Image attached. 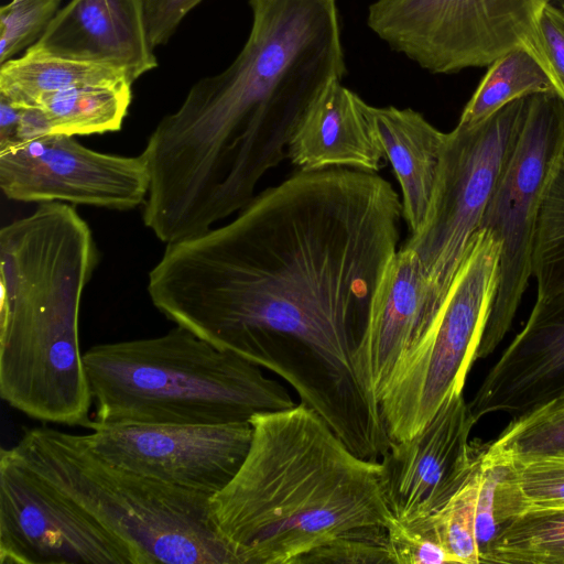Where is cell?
<instances>
[{
    "label": "cell",
    "instance_id": "6da1fadb",
    "mask_svg": "<svg viewBox=\"0 0 564 564\" xmlns=\"http://www.w3.org/2000/svg\"><path fill=\"white\" fill-rule=\"evenodd\" d=\"M402 217L376 172L299 170L229 223L166 243L148 294L167 319L275 373L347 433L373 409L355 351Z\"/></svg>",
    "mask_w": 564,
    "mask_h": 564
},
{
    "label": "cell",
    "instance_id": "7a4b0ae2",
    "mask_svg": "<svg viewBox=\"0 0 564 564\" xmlns=\"http://www.w3.org/2000/svg\"><path fill=\"white\" fill-rule=\"evenodd\" d=\"M248 39L223 72L197 80L150 133L160 182L205 207L239 208L288 158L307 110L345 74L336 0H249Z\"/></svg>",
    "mask_w": 564,
    "mask_h": 564
},
{
    "label": "cell",
    "instance_id": "3957f363",
    "mask_svg": "<svg viewBox=\"0 0 564 564\" xmlns=\"http://www.w3.org/2000/svg\"><path fill=\"white\" fill-rule=\"evenodd\" d=\"M250 423L241 466L209 498L213 523L239 564H295L345 530L394 518L380 462L354 453L310 406Z\"/></svg>",
    "mask_w": 564,
    "mask_h": 564
},
{
    "label": "cell",
    "instance_id": "277c9868",
    "mask_svg": "<svg viewBox=\"0 0 564 564\" xmlns=\"http://www.w3.org/2000/svg\"><path fill=\"white\" fill-rule=\"evenodd\" d=\"M99 261L87 221L42 203L0 230V397L29 417L87 427L83 293Z\"/></svg>",
    "mask_w": 564,
    "mask_h": 564
},
{
    "label": "cell",
    "instance_id": "5b68a950",
    "mask_svg": "<svg viewBox=\"0 0 564 564\" xmlns=\"http://www.w3.org/2000/svg\"><path fill=\"white\" fill-rule=\"evenodd\" d=\"M83 358L96 404L91 431L243 423L295 405L260 367L178 325L155 337L95 345Z\"/></svg>",
    "mask_w": 564,
    "mask_h": 564
},
{
    "label": "cell",
    "instance_id": "8992f818",
    "mask_svg": "<svg viewBox=\"0 0 564 564\" xmlns=\"http://www.w3.org/2000/svg\"><path fill=\"white\" fill-rule=\"evenodd\" d=\"M11 451L127 543L135 564H239L213 523L206 494L111 464L82 434L50 426L25 430Z\"/></svg>",
    "mask_w": 564,
    "mask_h": 564
},
{
    "label": "cell",
    "instance_id": "52a82bcc",
    "mask_svg": "<svg viewBox=\"0 0 564 564\" xmlns=\"http://www.w3.org/2000/svg\"><path fill=\"white\" fill-rule=\"evenodd\" d=\"M500 242L480 228L436 315L395 368L379 400L391 442L421 432L451 393L463 392L498 289Z\"/></svg>",
    "mask_w": 564,
    "mask_h": 564
},
{
    "label": "cell",
    "instance_id": "ba28073f",
    "mask_svg": "<svg viewBox=\"0 0 564 564\" xmlns=\"http://www.w3.org/2000/svg\"><path fill=\"white\" fill-rule=\"evenodd\" d=\"M528 98L447 133L427 217L402 246L419 256L441 304L518 141Z\"/></svg>",
    "mask_w": 564,
    "mask_h": 564
},
{
    "label": "cell",
    "instance_id": "9c48e42d",
    "mask_svg": "<svg viewBox=\"0 0 564 564\" xmlns=\"http://www.w3.org/2000/svg\"><path fill=\"white\" fill-rule=\"evenodd\" d=\"M563 156V100L555 91L530 96L518 141L480 225L500 242V271L477 359L490 356L511 328L532 276L533 238L542 196Z\"/></svg>",
    "mask_w": 564,
    "mask_h": 564
},
{
    "label": "cell",
    "instance_id": "30bf717a",
    "mask_svg": "<svg viewBox=\"0 0 564 564\" xmlns=\"http://www.w3.org/2000/svg\"><path fill=\"white\" fill-rule=\"evenodd\" d=\"M552 0H375L369 29L433 74L489 66L522 45Z\"/></svg>",
    "mask_w": 564,
    "mask_h": 564
},
{
    "label": "cell",
    "instance_id": "8fae6325",
    "mask_svg": "<svg viewBox=\"0 0 564 564\" xmlns=\"http://www.w3.org/2000/svg\"><path fill=\"white\" fill-rule=\"evenodd\" d=\"M1 564H135L131 549L94 517L0 451Z\"/></svg>",
    "mask_w": 564,
    "mask_h": 564
},
{
    "label": "cell",
    "instance_id": "7c38bea8",
    "mask_svg": "<svg viewBox=\"0 0 564 564\" xmlns=\"http://www.w3.org/2000/svg\"><path fill=\"white\" fill-rule=\"evenodd\" d=\"M149 184L142 153L99 152L74 135L47 134L0 148V188L11 200L131 210L144 204Z\"/></svg>",
    "mask_w": 564,
    "mask_h": 564
},
{
    "label": "cell",
    "instance_id": "4fadbf2b",
    "mask_svg": "<svg viewBox=\"0 0 564 564\" xmlns=\"http://www.w3.org/2000/svg\"><path fill=\"white\" fill-rule=\"evenodd\" d=\"M250 422L223 425H126L82 434L107 462L164 484L213 496L241 466Z\"/></svg>",
    "mask_w": 564,
    "mask_h": 564
},
{
    "label": "cell",
    "instance_id": "5bb4252c",
    "mask_svg": "<svg viewBox=\"0 0 564 564\" xmlns=\"http://www.w3.org/2000/svg\"><path fill=\"white\" fill-rule=\"evenodd\" d=\"M477 422L463 392L451 393L421 432L391 442L380 464L395 519L430 517L467 481L478 459L479 445L469 442Z\"/></svg>",
    "mask_w": 564,
    "mask_h": 564
},
{
    "label": "cell",
    "instance_id": "9a60e30c",
    "mask_svg": "<svg viewBox=\"0 0 564 564\" xmlns=\"http://www.w3.org/2000/svg\"><path fill=\"white\" fill-rule=\"evenodd\" d=\"M564 393V291L536 299L523 328L502 351L469 402L477 421L520 415Z\"/></svg>",
    "mask_w": 564,
    "mask_h": 564
},
{
    "label": "cell",
    "instance_id": "2e32d148",
    "mask_svg": "<svg viewBox=\"0 0 564 564\" xmlns=\"http://www.w3.org/2000/svg\"><path fill=\"white\" fill-rule=\"evenodd\" d=\"M440 306L419 256L401 247L386 271L355 351L358 380L378 405L395 368Z\"/></svg>",
    "mask_w": 564,
    "mask_h": 564
},
{
    "label": "cell",
    "instance_id": "e0dca14e",
    "mask_svg": "<svg viewBox=\"0 0 564 564\" xmlns=\"http://www.w3.org/2000/svg\"><path fill=\"white\" fill-rule=\"evenodd\" d=\"M25 52L112 66L132 83L158 66L143 0H70Z\"/></svg>",
    "mask_w": 564,
    "mask_h": 564
},
{
    "label": "cell",
    "instance_id": "ac0fdd59",
    "mask_svg": "<svg viewBox=\"0 0 564 564\" xmlns=\"http://www.w3.org/2000/svg\"><path fill=\"white\" fill-rule=\"evenodd\" d=\"M364 100L334 83L307 110L288 144L300 170L345 166L377 172L386 155L364 111Z\"/></svg>",
    "mask_w": 564,
    "mask_h": 564
},
{
    "label": "cell",
    "instance_id": "d6986e66",
    "mask_svg": "<svg viewBox=\"0 0 564 564\" xmlns=\"http://www.w3.org/2000/svg\"><path fill=\"white\" fill-rule=\"evenodd\" d=\"M362 107L400 184L410 235L415 234L430 210L447 133L411 108L375 107L366 101Z\"/></svg>",
    "mask_w": 564,
    "mask_h": 564
},
{
    "label": "cell",
    "instance_id": "ffe728a7",
    "mask_svg": "<svg viewBox=\"0 0 564 564\" xmlns=\"http://www.w3.org/2000/svg\"><path fill=\"white\" fill-rule=\"evenodd\" d=\"M123 80L131 82L123 70L112 66L25 52L1 64L0 96L18 107L34 108L44 96L59 90Z\"/></svg>",
    "mask_w": 564,
    "mask_h": 564
},
{
    "label": "cell",
    "instance_id": "44dd1931",
    "mask_svg": "<svg viewBox=\"0 0 564 564\" xmlns=\"http://www.w3.org/2000/svg\"><path fill=\"white\" fill-rule=\"evenodd\" d=\"M132 100V83L88 84L44 96L40 104L52 134L90 135L119 131Z\"/></svg>",
    "mask_w": 564,
    "mask_h": 564
},
{
    "label": "cell",
    "instance_id": "7402d4cb",
    "mask_svg": "<svg viewBox=\"0 0 564 564\" xmlns=\"http://www.w3.org/2000/svg\"><path fill=\"white\" fill-rule=\"evenodd\" d=\"M492 455L502 463L495 492L499 527L530 510L564 509V454Z\"/></svg>",
    "mask_w": 564,
    "mask_h": 564
},
{
    "label": "cell",
    "instance_id": "603a6c76",
    "mask_svg": "<svg viewBox=\"0 0 564 564\" xmlns=\"http://www.w3.org/2000/svg\"><path fill=\"white\" fill-rule=\"evenodd\" d=\"M551 91H555L554 86L544 68L523 45H519L489 65L457 124L475 126L514 100Z\"/></svg>",
    "mask_w": 564,
    "mask_h": 564
},
{
    "label": "cell",
    "instance_id": "cb8c5ba5",
    "mask_svg": "<svg viewBox=\"0 0 564 564\" xmlns=\"http://www.w3.org/2000/svg\"><path fill=\"white\" fill-rule=\"evenodd\" d=\"M482 563L564 564V509H539L505 522Z\"/></svg>",
    "mask_w": 564,
    "mask_h": 564
},
{
    "label": "cell",
    "instance_id": "d4e9b609",
    "mask_svg": "<svg viewBox=\"0 0 564 564\" xmlns=\"http://www.w3.org/2000/svg\"><path fill=\"white\" fill-rule=\"evenodd\" d=\"M536 299L564 291V156L545 186L532 248Z\"/></svg>",
    "mask_w": 564,
    "mask_h": 564
},
{
    "label": "cell",
    "instance_id": "484cf974",
    "mask_svg": "<svg viewBox=\"0 0 564 564\" xmlns=\"http://www.w3.org/2000/svg\"><path fill=\"white\" fill-rule=\"evenodd\" d=\"M486 448L507 457L564 454V393L514 416Z\"/></svg>",
    "mask_w": 564,
    "mask_h": 564
},
{
    "label": "cell",
    "instance_id": "4316f807",
    "mask_svg": "<svg viewBox=\"0 0 564 564\" xmlns=\"http://www.w3.org/2000/svg\"><path fill=\"white\" fill-rule=\"evenodd\" d=\"M480 446L476 467L467 481L440 510L430 516L443 546L456 563H481L477 539Z\"/></svg>",
    "mask_w": 564,
    "mask_h": 564
},
{
    "label": "cell",
    "instance_id": "83f0119b",
    "mask_svg": "<svg viewBox=\"0 0 564 564\" xmlns=\"http://www.w3.org/2000/svg\"><path fill=\"white\" fill-rule=\"evenodd\" d=\"M295 564H394L383 524L345 530L311 550Z\"/></svg>",
    "mask_w": 564,
    "mask_h": 564
},
{
    "label": "cell",
    "instance_id": "f1b7e54d",
    "mask_svg": "<svg viewBox=\"0 0 564 564\" xmlns=\"http://www.w3.org/2000/svg\"><path fill=\"white\" fill-rule=\"evenodd\" d=\"M62 0H10L0 9V64L33 45L59 10Z\"/></svg>",
    "mask_w": 564,
    "mask_h": 564
},
{
    "label": "cell",
    "instance_id": "f546056e",
    "mask_svg": "<svg viewBox=\"0 0 564 564\" xmlns=\"http://www.w3.org/2000/svg\"><path fill=\"white\" fill-rule=\"evenodd\" d=\"M394 564L456 563L443 546L431 518L400 521L387 525Z\"/></svg>",
    "mask_w": 564,
    "mask_h": 564
},
{
    "label": "cell",
    "instance_id": "4dcf8cb0",
    "mask_svg": "<svg viewBox=\"0 0 564 564\" xmlns=\"http://www.w3.org/2000/svg\"><path fill=\"white\" fill-rule=\"evenodd\" d=\"M522 45L544 68L564 102V9L546 4Z\"/></svg>",
    "mask_w": 564,
    "mask_h": 564
},
{
    "label": "cell",
    "instance_id": "1f68e13d",
    "mask_svg": "<svg viewBox=\"0 0 564 564\" xmlns=\"http://www.w3.org/2000/svg\"><path fill=\"white\" fill-rule=\"evenodd\" d=\"M203 0H143L144 24L154 50L165 44L182 20Z\"/></svg>",
    "mask_w": 564,
    "mask_h": 564
},
{
    "label": "cell",
    "instance_id": "d6a6232c",
    "mask_svg": "<svg viewBox=\"0 0 564 564\" xmlns=\"http://www.w3.org/2000/svg\"><path fill=\"white\" fill-rule=\"evenodd\" d=\"M47 134H52V132L50 121L45 112L39 107L23 108L15 142L30 141Z\"/></svg>",
    "mask_w": 564,
    "mask_h": 564
},
{
    "label": "cell",
    "instance_id": "836d02e7",
    "mask_svg": "<svg viewBox=\"0 0 564 564\" xmlns=\"http://www.w3.org/2000/svg\"><path fill=\"white\" fill-rule=\"evenodd\" d=\"M22 109L0 96V148L15 142Z\"/></svg>",
    "mask_w": 564,
    "mask_h": 564
},
{
    "label": "cell",
    "instance_id": "e575fe53",
    "mask_svg": "<svg viewBox=\"0 0 564 564\" xmlns=\"http://www.w3.org/2000/svg\"><path fill=\"white\" fill-rule=\"evenodd\" d=\"M551 3L564 9V0H552Z\"/></svg>",
    "mask_w": 564,
    "mask_h": 564
}]
</instances>
